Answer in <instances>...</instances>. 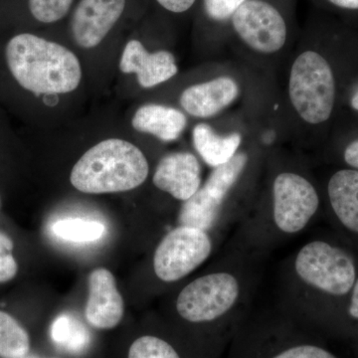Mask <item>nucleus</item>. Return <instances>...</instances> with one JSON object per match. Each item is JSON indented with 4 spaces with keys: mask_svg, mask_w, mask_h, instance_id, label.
I'll return each mask as SVG.
<instances>
[{
    "mask_svg": "<svg viewBox=\"0 0 358 358\" xmlns=\"http://www.w3.org/2000/svg\"><path fill=\"white\" fill-rule=\"evenodd\" d=\"M74 0H28L33 17L42 23H54L69 13Z\"/></svg>",
    "mask_w": 358,
    "mask_h": 358,
    "instance_id": "nucleus-25",
    "label": "nucleus"
},
{
    "mask_svg": "<svg viewBox=\"0 0 358 358\" xmlns=\"http://www.w3.org/2000/svg\"><path fill=\"white\" fill-rule=\"evenodd\" d=\"M294 6V0H246L231 18L228 34L255 53H279L291 35Z\"/></svg>",
    "mask_w": 358,
    "mask_h": 358,
    "instance_id": "nucleus-7",
    "label": "nucleus"
},
{
    "mask_svg": "<svg viewBox=\"0 0 358 358\" xmlns=\"http://www.w3.org/2000/svg\"><path fill=\"white\" fill-rule=\"evenodd\" d=\"M148 173L150 164L140 148L122 138H107L80 157L70 182L88 194L124 192L143 185Z\"/></svg>",
    "mask_w": 358,
    "mask_h": 358,
    "instance_id": "nucleus-4",
    "label": "nucleus"
},
{
    "mask_svg": "<svg viewBox=\"0 0 358 358\" xmlns=\"http://www.w3.org/2000/svg\"><path fill=\"white\" fill-rule=\"evenodd\" d=\"M242 134H219L210 124L199 122L192 129V141L195 150L207 166L215 169L229 162L241 148Z\"/></svg>",
    "mask_w": 358,
    "mask_h": 358,
    "instance_id": "nucleus-18",
    "label": "nucleus"
},
{
    "mask_svg": "<svg viewBox=\"0 0 358 358\" xmlns=\"http://www.w3.org/2000/svg\"><path fill=\"white\" fill-rule=\"evenodd\" d=\"M131 126L138 133L150 134L164 143H171L178 140L185 131L187 117L176 108L145 103L134 113Z\"/></svg>",
    "mask_w": 358,
    "mask_h": 358,
    "instance_id": "nucleus-17",
    "label": "nucleus"
},
{
    "mask_svg": "<svg viewBox=\"0 0 358 358\" xmlns=\"http://www.w3.org/2000/svg\"><path fill=\"white\" fill-rule=\"evenodd\" d=\"M124 74L136 75L141 88L152 89L169 81L178 73L176 59L171 52H148L138 40H131L122 50L119 64Z\"/></svg>",
    "mask_w": 358,
    "mask_h": 358,
    "instance_id": "nucleus-13",
    "label": "nucleus"
},
{
    "mask_svg": "<svg viewBox=\"0 0 358 358\" xmlns=\"http://www.w3.org/2000/svg\"><path fill=\"white\" fill-rule=\"evenodd\" d=\"M241 293L239 278L219 271L195 279L178 294L176 308L179 317L188 324L210 327L213 358L223 357L243 326L236 317Z\"/></svg>",
    "mask_w": 358,
    "mask_h": 358,
    "instance_id": "nucleus-3",
    "label": "nucleus"
},
{
    "mask_svg": "<svg viewBox=\"0 0 358 358\" xmlns=\"http://www.w3.org/2000/svg\"><path fill=\"white\" fill-rule=\"evenodd\" d=\"M54 236L72 243H90L102 239L106 226L99 221L69 218L56 221L51 227Z\"/></svg>",
    "mask_w": 358,
    "mask_h": 358,
    "instance_id": "nucleus-21",
    "label": "nucleus"
},
{
    "mask_svg": "<svg viewBox=\"0 0 358 358\" xmlns=\"http://www.w3.org/2000/svg\"><path fill=\"white\" fill-rule=\"evenodd\" d=\"M124 7L126 0H81L71 21L75 43L84 49L99 46L121 18Z\"/></svg>",
    "mask_w": 358,
    "mask_h": 358,
    "instance_id": "nucleus-11",
    "label": "nucleus"
},
{
    "mask_svg": "<svg viewBox=\"0 0 358 358\" xmlns=\"http://www.w3.org/2000/svg\"><path fill=\"white\" fill-rule=\"evenodd\" d=\"M128 358H183L178 348L166 339L143 336L134 341Z\"/></svg>",
    "mask_w": 358,
    "mask_h": 358,
    "instance_id": "nucleus-23",
    "label": "nucleus"
},
{
    "mask_svg": "<svg viewBox=\"0 0 358 358\" xmlns=\"http://www.w3.org/2000/svg\"><path fill=\"white\" fill-rule=\"evenodd\" d=\"M227 358H343L308 327L289 322L242 326Z\"/></svg>",
    "mask_w": 358,
    "mask_h": 358,
    "instance_id": "nucleus-5",
    "label": "nucleus"
},
{
    "mask_svg": "<svg viewBox=\"0 0 358 358\" xmlns=\"http://www.w3.org/2000/svg\"><path fill=\"white\" fill-rule=\"evenodd\" d=\"M319 1L343 13H358V0H319Z\"/></svg>",
    "mask_w": 358,
    "mask_h": 358,
    "instance_id": "nucleus-29",
    "label": "nucleus"
},
{
    "mask_svg": "<svg viewBox=\"0 0 358 358\" xmlns=\"http://www.w3.org/2000/svg\"><path fill=\"white\" fill-rule=\"evenodd\" d=\"M30 350V336L10 313L0 310V358H24Z\"/></svg>",
    "mask_w": 358,
    "mask_h": 358,
    "instance_id": "nucleus-20",
    "label": "nucleus"
},
{
    "mask_svg": "<svg viewBox=\"0 0 358 358\" xmlns=\"http://www.w3.org/2000/svg\"><path fill=\"white\" fill-rule=\"evenodd\" d=\"M327 201L334 225L358 249V171L338 169L327 185Z\"/></svg>",
    "mask_w": 358,
    "mask_h": 358,
    "instance_id": "nucleus-12",
    "label": "nucleus"
},
{
    "mask_svg": "<svg viewBox=\"0 0 358 358\" xmlns=\"http://www.w3.org/2000/svg\"><path fill=\"white\" fill-rule=\"evenodd\" d=\"M343 160L346 167L358 171V138L346 145L343 152Z\"/></svg>",
    "mask_w": 358,
    "mask_h": 358,
    "instance_id": "nucleus-28",
    "label": "nucleus"
},
{
    "mask_svg": "<svg viewBox=\"0 0 358 358\" xmlns=\"http://www.w3.org/2000/svg\"><path fill=\"white\" fill-rule=\"evenodd\" d=\"M212 249L208 232L179 225L167 233L155 250V275L162 282H178L202 265Z\"/></svg>",
    "mask_w": 358,
    "mask_h": 358,
    "instance_id": "nucleus-10",
    "label": "nucleus"
},
{
    "mask_svg": "<svg viewBox=\"0 0 358 358\" xmlns=\"http://www.w3.org/2000/svg\"><path fill=\"white\" fill-rule=\"evenodd\" d=\"M241 89L234 78L220 76L194 84L181 93V108L197 119H209L227 109L239 98Z\"/></svg>",
    "mask_w": 358,
    "mask_h": 358,
    "instance_id": "nucleus-16",
    "label": "nucleus"
},
{
    "mask_svg": "<svg viewBox=\"0 0 358 358\" xmlns=\"http://www.w3.org/2000/svg\"><path fill=\"white\" fill-rule=\"evenodd\" d=\"M350 105L353 110L358 112V89L352 94V96H350Z\"/></svg>",
    "mask_w": 358,
    "mask_h": 358,
    "instance_id": "nucleus-30",
    "label": "nucleus"
},
{
    "mask_svg": "<svg viewBox=\"0 0 358 358\" xmlns=\"http://www.w3.org/2000/svg\"><path fill=\"white\" fill-rule=\"evenodd\" d=\"M51 338L61 350L76 355L86 352L91 343L88 329L69 313H62L54 320Z\"/></svg>",
    "mask_w": 358,
    "mask_h": 358,
    "instance_id": "nucleus-19",
    "label": "nucleus"
},
{
    "mask_svg": "<svg viewBox=\"0 0 358 358\" xmlns=\"http://www.w3.org/2000/svg\"><path fill=\"white\" fill-rule=\"evenodd\" d=\"M152 182L162 192L174 199L185 202L201 186V166L199 159L189 152H176L159 160Z\"/></svg>",
    "mask_w": 358,
    "mask_h": 358,
    "instance_id": "nucleus-15",
    "label": "nucleus"
},
{
    "mask_svg": "<svg viewBox=\"0 0 358 358\" xmlns=\"http://www.w3.org/2000/svg\"><path fill=\"white\" fill-rule=\"evenodd\" d=\"M89 296L85 317L90 326L112 329L121 322L124 303L114 275L107 268H96L89 275Z\"/></svg>",
    "mask_w": 358,
    "mask_h": 358,
    "instance_id": "nucleus-14",
    "label": "nucleus"
},
{
    "mask_svg": "<svg viewBox=\"0 0 358 358\" xmlns=\"http://www.w3.org/2000/svg\"><path fill=\"white\" fill-rule=\"evenodd\" d=\"M162 8L171 13H185L192 9L197 0H155Z\"/></svg>",
    "mask_w": 358,
    "mask_h": 358,
    "instance_id": "nucleus-27",
    "label": "nucleus"
},
{
    "mask_svg": "<svg viewBox=\"0 0 358 358\" xmlns=\"http://www.w3.org/2000/svg\"><path fill=\"white\" fill-rule=\"evenodd\" d=\"M320 197L310 179L294 171L278 173L272 185V220L275 229L296 235L317 215Z\"/></svg>",
    "mask_w": 358,
    "mask_h": 358,
    "instance_id": "nucleus-9",
    "label": "nucleus"
},
{
    "mask_svg": "<svg viewBox=\"0 0 358 358\" xmlns=\"http://www.w3.org/2000/svg\"><path fill=\"white\" fill-rule=\"evenodd\" d=\"M246 0H202V13L214 32L228 34L232 16Z\"/></svg>",
    "mask_w": 358,
    "mask_h": 358,
    "instance_id": "nucleus-22",
    "label": "nucleus"
},
{
    "mask_svg": "<svg viewBox=\"0 0 358 358\" xmlns=\"http://www.w3.org/2000/svg\"><path fill=\"white\" fill-rule=\"evenodd\" d=\"M338 339L352 346L358 358V278L343 313Z\"/></svg>",
    "mask_w": 358,
    "mask_h": 358,
    "instance_id": "nucleus-24",
    "label": "nucleus"
},
{
    "mask_svg": "<svg viewBox=\"0 0 358 358\" xmlns=\"http://www.w3.org/2000/svg\"><path fill=\"white\" fill-rule=\"evenodd\" d=\"M289 103L296 115L310 126L331 119L336 99L333 67L320 52L301 51L292 63L288 82Z\"/></svg>",
    "mask_w": 358,
    "mask_h": 358,
    "instance_id": "nucleus-6",
    "label": "nucleus"
},
{
    "mask_svg": "<svg viewBox=\"0 0 358 358\" xmlns=\"http://www.w3.org/2000/svg\"><path fill=\"white\" fill-rule=\"evenodd\" d=\"M294 273L312 294L305 327L338 338L343 313L358 278V258L348 247L317 239L301 246Z\"/></svg>",
    "mask_w": 358,
    "mask_h": 358,
    "instance_id": "nucleus-1",
    "label": "nucleus"
},
{
    "mask_svg": "<svg viewBox=\"0 0 358 358\" xmlns=\"http://www.w3.org/2000/svg\"><path fill=\"white\" fill-rule=\"evenodd\" d=\"M13 239L0 231V284L13 281L18 273V263L13 254Z\"/></svg>",
    "mask_w": 358,
    "mask_h": 358,
    "instance_id": "nucleus-26",
    "label": "nucleus"
},
{
    "mask_svg": "<svg viewBox=\"0 0 358 358\" xmlns=\"http://www.w3.org/2000/svg\"><path fill=\"white\" fill-rule=\"evenodd\" d=\"M6 61L16 83L37 95L73 93L83 77L81 62L72 51L31 33H20L7 42Z\"/></svg>",
    "mask_w": 358,
    "mask_h": 358,
    "instance_id": "nucleus-2",
    "label": "nucleus"
},
{
    "mask_svg": "<svg viewBox=\"0 0 358 358\" xmlns=\"http://www.w3.org/2000/svg\"><path fill=\"white\" fill-rule=\"evenodd\" d=\"M0 206H1V200H0Z\"/></svg>",
    "mask_w": 358,
    "mask_h": 358,
    "instance_id": "nucleus-31",
    "label": "nucleus"
},
{
    "mask_svg": "<svg viewBox=\"0 0 358 358\" xmlns=\"http://www.w3.org/2000/svg\"><path fill=\"white\" fill-rule=\"evenodd\" d=\"M248 162V154L238 152L229 162L213 169L204 185L183 202L179 211V225L199 228L206 232L213 229L226 200L243 176Z\"/></svg>",
    "mask_w": 358,
    "mask_h": 358,
    "instance_id": "nucleus-8",
    "label": "nucleus"
}]
</instances>
